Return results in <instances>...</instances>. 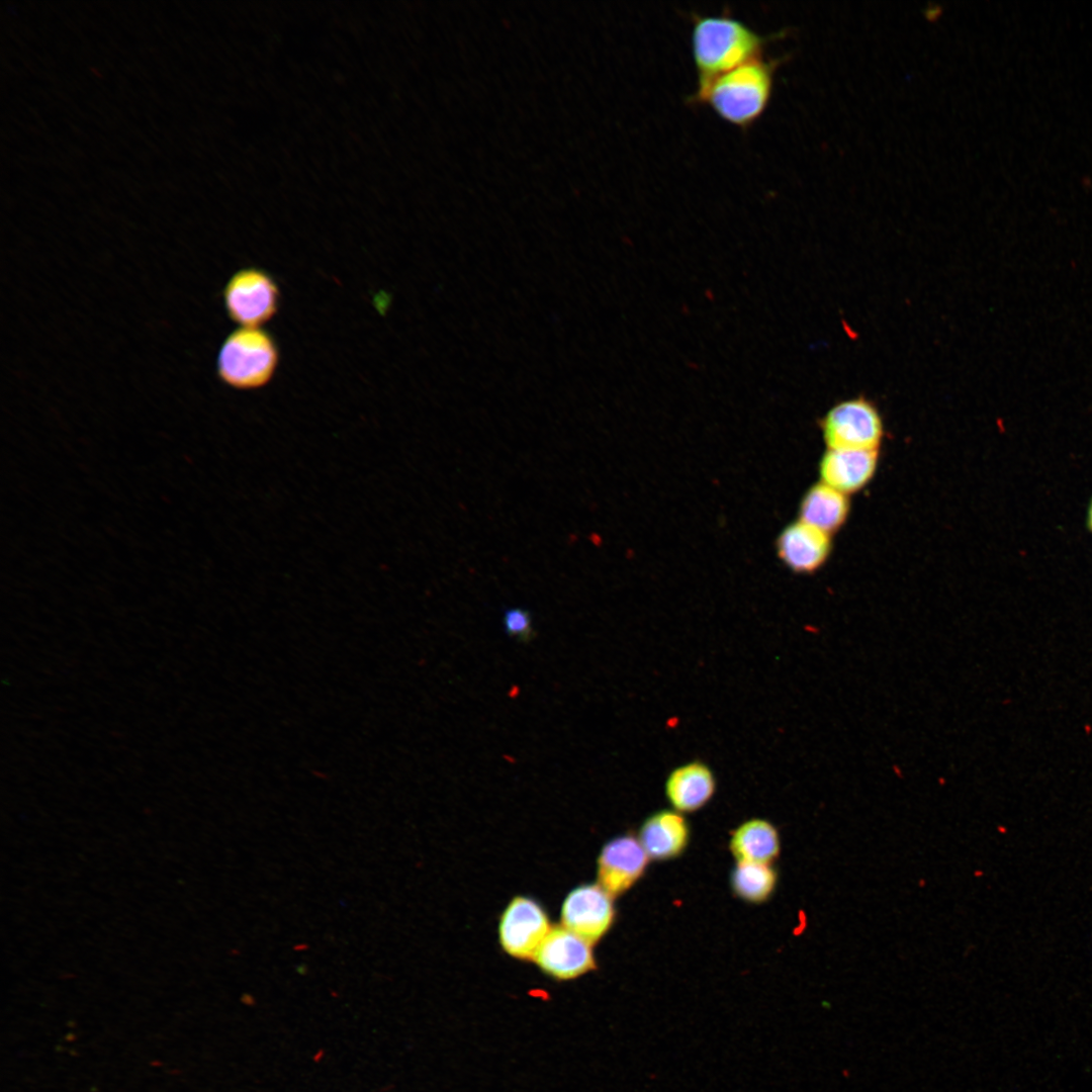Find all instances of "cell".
I'll use <instances>...</instances> for the list:
<instances>
[{
  "label": "cell",
  "instance_id": "obj_12",
  "mask_svg": "<svg viewBox=\"0 0 1092 1092\" xmlns=\"http://www.w3.org/2000/svg\"><path fill=\"white\" fill-rule=\"evenodd\" d=\"M716 791L713 770L705 762L694 760L673 768L665 780V796L680 813H692L706 806Z\"/></svg>",
  "mask_w": 1092,
  "mask_h": 1092
},
{
  "label": "cell",
  "instance_id": "obj_5",
  "mask_svg": "<svg viewBox=\"0 0 1092 1092\" xmlns=\"http://www.w3.org/2000/svg\"><path fill=\"white\" fill-rule=\"evenodd\" d=\"M222 299L234 323L245 328H259L276 314L280 292L270 274L260 268L248 267L230 277Z\"/></svg>",
  "mask_w": 1092,
  "mask_h": 1092
},
{
  "label": "cell",
  "instance_id": "obj_2",
  "mask_svg": "<svg viewBox=\"0 0 1092 1092\" xmlns=\"http://www.w3.org/2000/svg\"><path fill=\"white\" fill-rule=\"evenodd\" d=\"M691 52L697 86L763 56L766 44L782 32L762 35L727 10L718 15L693 12Z\"/></svg>",
  "mask_w": 1092,
  "mask_h": 1092
},
{
  "label": "cell",
  "instance_id": "obj_11",
  "mask_svg": "<svg viewBox=\"0 0 1092 1092\" xmlns=\"http://www.w3.org/2000/svg\"><path fill=\"white\" fill-rule=\"evenodd\" d=\"M879 450L827 449L819 463L820 482L849 495L874 477Z\"/></svg>",
  "mask_w": 1092,
  "mask_h": 1092
},
{
  "label": "cell",
  "instance_id": "obj_18",
  "mask_svg": "<svg viewBox=\"0 0 1092 1092\" xmlns=\"http://www.w3.org/2000/svg\"><path fill=\"white\" fill-rule=\"evenodd\" d=\"M1087 525H1088V528L1090 529V531L1092 532V500H1091V503L1089 505V508H1088Z\"/></svg>",
  "mask_w": 1092,
  "mask_h": 1092
},
{
  "label": "cell",
  "instance_id": "obj_10",
  "mask_svg": "<svg viewBox=\"0 0 1092 1092\" xmlns=\"http://www.w3.org/2000/svg\"><path fill=\"white\" fill-rule=\"evenodd\" d=\"M832 548L831 535L799 520L779 535L780 559L797 573H813L824 565Z\"/></svg>",
  "mask_w": 1092,
  "mask_h": 1092
},
{
  "label": "cell",
  "instance_id": "obj_9",
  "mask_svg": "<svg viewBox=\"0 0 1092 1092\" xmlns=\"http://www.w3.org/2000/svg\"><path fill=\"white\" fill-rule=\"evenodd\" d=\"M650 857L638 837L619 835L609 840L598 857V881L613 897L632 888L644 875Z\"/></svg>",
  "mask_w": 1092,
  "mask_h": 1092
},
{
  "label": "cell",
  "instance_id": "obj_16",
  "mask_svg": "<svg viewBox=\"0 0 1092 1092\" xmlns=\"http://www.w3.org/2000/svg\"><path fill=\"white\" fill-rule=\"evenodd\" d=\"M778 875L769 863L737 862L730 876L734 894L748 903H762L774 893Z\"/></svg>",
  "mask_w": 1092,
  "mask_h": 1092
},
{
  "label": "cell",
  "instance_id": "obj_4",
  "mask_svg": "<svg viewBox=\"0 0 1092 1092\" xmlns=\"http://www.w3.org/2000/svg\"><path fill=\"white\" fill-rule=\"evenodd\" d=\"M820 429L827 449L879 450L885 433L878 406L861 395L832 405Z\"/></svg>",
  "mask_w": 1092,
  "mask_h": 1092
},
{
  "label": "cell",
  "instance_id": "obj_14",
  "mask_svg": "<svg viewBox=\"0 0 1092 1092\" xmlns=\"http://www.w3.org/2000/svg\"><path fill=\"white\" fill-rule=\"evenodd\" d=\"M850 512L848 495L819 482L804 494L800 505V520L829 535L838 531Z\"/></svg>",
  "mask_w": 1092,
  "mask_h": 1092
},
{
  "label": "cell",
  "instance_id": "obj_17",
  "mask_svg": "<svg viewBox=\"0 0 1092 1092\" xmlns=\"http://www.w3.org/2000/svg\"><path fill=\"white\" fill-rule=\"evenodd\" d=\"M503 624L508 636L520 642L528 643L535 638L532 615L524 608L507 609L504 613Z\"/></svg>",
  "mask_w": 1092,
  "mask_h": 1092
},
{
  "label": "cell",
  "instance_id": "obj_15",
  "mask_svg": "<svg viewBox=\"0 0 1092 1092\" xmlns=\"http://www.w3.org/2000/svg\"><path fill=\"white\" fill-rule=\"evenodd\" d=\"M729 848L737 862L770 863L780 852L779 832L767 820L749 819L732 832Z\"/></svg>",
  "mask_w": 1092,
  "mask_h": 1092
},
{
  "label": "cell",
  "instance_id": "obj_13",
  "mask_svg": "<svg viewBox=\"0 0 1092 1092\" xmlns=\"http://www.w3.org/2000/svg\"><path fill=\"white\" fill-rule=\"evenodd\" d=\"M690 835V826L682 813L673 809L659 810L644 820L638 839L650 858L667 860L685 851Z\"/></svg>",
  "mask_w": 1092,
  "mask_h": 1092
},
{
  "label": "cell",
  "instance_id": "obj_1",
  "mask_svg": "<svg viewBox=\"0 0 1092 1092\" xmlns=\"http://www.w3.org/2000/svg\"><path fill=\"white\" fill-rule=\"evenodd\" d=\"M785 58L759 57L696 87L689 103L706 104L724 121L743 130L766 110L775 74Z\"/></svg>",
  "mask_w": 1092,
  "mask_h": 1092
},
{
  "label": "cell",
  "instance_id": "obj_6",
  "mask_svg": "<svg viewBox=\"0 0 1092 1092\" xmlns=\"http://www.w3.org/2000/svg\"><path fill=\"white\" fill-rule=\"evenodd\" d=\"M544 908L526 896L513 898L502 913L498 939L502 948L519 960H533L551 930Z\"/></svg>",
  "mask_w": 1092,
  "mask_h": 1092
},
{
  "label": "cell",
  "instance_id": "obj_8",
  "mask_svg": "<svg viewBox=\"0 0 1092 1092\" xmlns=\"http://www.w3.org/2000/svg\"><path fill=\"white\" fill-rule=\"evenodd\" d=\"M534 962L553 979H576L596 969L592 943L564 926L552 927Z\"/></svg>",
  "mask_w": 1092,
  "mask_h": 1092
},
{
  "label": "cell",
  "instance_id": "obj_3",
  "mask_svg": "<svg viewBox=\"0 0 1092 1092\" xmlns=\"http://www.w3.org/2000/svg\"><path fill=\"white\" fill-rule=\"evenodd\" d=\"M278 361V347L268 332L242 327L222 342L216 373L221 382L233 388L256 389L272 379Z\"/></svg>",
  "mask_w": 1092,
  "mask_h": 1092
},
{
  "label": "cell",
  "instance_id": "obj_7",
  "mask_svg": "<svg viewBox=\"0 0 1092 1092\" xmlns=\"http://www.w3.org/2000/svg\"><path fill=\"white\" fill-rule=\"evenodd\" d=\"M613 898L600 884H582L574 888L561 906L562 926L592 944L599 941L615 920Z\"/></svg>",
  "mask_w": 1092,
  "mask_h": 1092
}]
</instances>
